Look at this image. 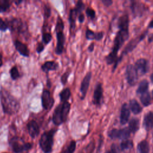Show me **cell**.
<instances>
[{
  "label": "cell",
  "instance_id": "1",
  "mask_svg": "<svg viewBox=\"0 0 153 153\" xmlns=\"http://www.w3.org/2000/svg\"><path fill=\"white\" fill-rule=\"evenodd\" d=\"M117 26L118 30L115 35L112 50L105 57V60L107 65H112L115 63L118 58L119 50L129 38L128 15L123 14L118 19Z\"/></svg>",
  "mask_w": 153,
  "mask_h": 153
},
{
  "label": "cell",
  "instance_id": "2",
  "mask_svg": "<svg viewBox=\"0 0 153 153\" xmlns=\"http://www.w3.org/2000/svg\"><path fill=\"white\" fill-rule=\"evenodd\" d=\"M0 102L2 111L10 115L17 113L20 108L19 100L2 86L0 88Z\"/></svg>",
  "mask_w": 153,
  "mask_h": 153
},
{
  "label": "cell",
  "instance_id": "3",
  "mask_svg": "<svg viewBox=\"0 0 153 153\" xmlns=\"http://www.w3.org/2000/svg\"><path fill=\"white\" fill-rule=\"evenodd\" d=\"M71 109V103L67 101L61 102L58 105L54 110L52 121L56 126H60L65 123L68 118Z\"/></svg>",
  "mask_w": 153,
  "mask_h": 153
},
{
  "label": "cell",
  "instance_id": "4",
  "mask_svg": "<svg viewBox=\"0 0 153 153\" xmlns=\"http://www.w3.org/2000/svg\"><path fill=\"white\" fill-rule=\"evenodd\" d=\"M148 33V29H146L143 32H142L140 35H138L137 36L132 38L128 42V44L125 46L124 50H123L121 56L120 57H118L117 58V59L116 60V61L115 62L114 65L113 69H112L113 72L115 71L118 65L119 64V63L121 61L122 59L123 58V56L127 54L128 53L131 52L137 46V45L139 44V42L145 39V38L147 35Z\"/></svg>",
  "mask_w": 153,
  "mask_h": 153
},
{
  "label": "cell",
  "instance_id": "5",
  "mask_svg": "<svg viewBox=\"0 0 153 153\" xmlns=\"http://www.w3.org/2000/svg\"><path fill=\"white\" fill-rule=\"evenodd\" d=\"M5 21L7 25L8 29L11 32L25 36L28 34L27 25L21 19L11 17L10 19H6Z\"/></svg>",
  "mask_w": 153,
  "mask_h": 153
},
{
  "label": "cell",
  "instance_id": "6",
  "mask_svg": "<svg viewBox=\"0 0 153 153\" xmlns=\"http://www.w3.org/2000/svg\"><path fill=\"white\" fill-rule=\"evenodd\" d=\"M56 129L51 128L42 134L39 140V145L44 153H51L54 143V136Z\"/></svg>",
  "mask_w": 153,
  "mask_h": 153
},
{
  "label": "cell",
  "instance_id": "7",
  "mask_svg": "<svg viewBox=\"0 0 153 153\" xmlns=\"http://www.w3.org/2000/svg\"><path fill=\"white\" fill-rule=\"evenodd\" d=\"M10 145L15 153H23L30 150L32 145L29 142H25L21 138L14 136L9 141Z\"/></svg>",
  "mask_w": 153,
  "mask_h": 153
},
{
  "label": "cell",
  "instance_id": "8",
  "mask_svg": "<svg viewBox=\"0 0 153 153\" xmlns=\"http://www.w3.org/2000/svg\"><path fill=\"white\" fill-rule=\"evenodd\" d=\"M130 131L128 127H124L120 129L113 128L111 130L108 135L111 139H128L130 136Z\"/></svg>",
  "mask_w": 153,
  "mask_h": 153
},
{
  "label": "cell",
  "instance_id": "9",
  "mask_svg": "<svg viewBox=\"0 0 153 153\" xmlns=\"http://www.w3.org/2000/svg\"><path fill=\"white\" fill-rule=\"evenodd\" d=\"M125 76L127 83L130 86H134L138 80V72L132 64H129L127 66L125 72Z\"/></svg>",
  "mask_w": 153,
  "mask_h": 153
},
{
  "label": "cell",
  "instance_id": "10",
  "mask_svg": "<svg viewBox=\"0 0 153 153\" xmlns=\"http://www.w3.org/2000/svg\"><path fill=\"white\" fill-rule=\"evenodd\" d=\"M133 16L134 17H142L143 14L148 11V7L142 2L137 1H130V6Z\"/></svg>",
  "mask_w": 153,
  "mask_h": 153
},
{
  "label": "cell",
  "instance_id": "11",
  "mask_svg": "<svg viewBox=\"0 0 153 153\" xmlns=\"http://www.w3.org/2000/svg\"><path fill=\"white\" fill-rule=\"evenodd\" d=\"M41 104L45 110L51 109L54 104V99L48 89L44 88L42 92Z\"/></svg>",
  "mask_w": 153,
  "mask_h": 153
},
{
  "label": "cell",
  "instance_id": "12",
  "mask_svg": "<svg viewBox=\"0 0 153 153\" xmlns=\"http://www.w3.org/2000/svg\"><path fill=\"white\" fill-rule=\"evenodd\" d=\"M103 89L101 82H97L94 87L92 103L97 107H100L103 102Z\"/></svg>",
  "mask_w": 153,
  "mask_h": 153
},
{
  "label": "cell",
  "instance_id": "13",
  "mask_svg": "<svg viewBox=\"0 0 153 153\" xmlns=\"http://www.w3.org/2000/svg\"><path fill=\"white\" fill-rule=\"evenodd\" d=\"M56 34L57 43L55 48L56 54L60 55L62 54L64 50V45L65 43V36L63 29H55Z\"/></svg>",
  "mask_w": 153,
  "mask_h": 153
},
{
  "label": "cell",
  "instance_id": "14",
  "mask_svg": "<svg viewBox=\"0 0 153 153\" xmlns=\"http://www.w3.org/2000/svg\"><path fill=\"white\" fill-rule=\"evenodd\" d=\"M91 74H92L91 72L90 71L88 72L85 74V75L84 76V78L82 79L81 82V85L79 88V91L81 93V96H80L81 100H84L86 96V94L89 88L90 81L91 79Z\"/></svg>",
  "mask_w": 153,
  "mask_h": 153
},
{
  "label": "cell",
  "instance_id": "15",
  "mask_svg": "<svg viewBox=\"0 0 153 153\" xmlns=\"http://www.w3.org/2000/svg\"><path fill=\"white\" fill-rule=\"evenodd\" d=\"M134 66L137 72L140 73L141 75L146 74L149 70V62L148 59L145 58H140L137 59Z\"/></svg>",
  "mask_w": 153,
  "mask_h": 153
},
{
  "label": "cell",
  "instance_id": "16",
  "mask_svg": "<svg viewBox=\"0 0 153 153\" xmlns=\"http://www.w3.org/2000/svg\"><path fill=\"white\" fill-rule=\"evenodd\" d=\"M13 43L16 50L19 53L20 55L26 57H29L30 51L27 45L25 43H23L21 41L17 39L13 41Z\"/></svg>",
  "mask_w": 153,
  "mask_h": 153
},
{
  "label": "cell",
  "instance_id": "17",
  "mask_svg": "<svg viewBox=\"0 0 153 153\" xmlns=\"http://www.w3.org/2000/svg\"><path fill=\"white\" fill-rule=\"evenodd\" d=\"M130 116V110L128 105L127 103H124L121 108L120 121L121 125H124L128 123Z\"/></svg>",
  "mask_w": 153,
  "mask_h": 153
},
{
  "label": "cell",
  "instance_id": "18",
  "mask_svg": "<svg viewBox=\"0 0 153 153\" xmlns=\"http://www.w3.org/2000/svg\"><path fill=\"white\" fill-rule=\"evenodd\" d=\"M26 127L29 134L32 138L34 139L38 136L39 133V127L35 120H32L29 121L27 123Z\"/></svg>",
  "mask_w": 153,
  "mask_h": 153
},
{
  "label": "cell",
  "instance_id": "19",
  "mask_svg": "<svg viewBox=\"0 0 153 153\" xmlns=\"http://www.w3.org/2000/svg\"><path fill=\"white\" fill-rule=\"evenodd\" d=\"M59 68V64L55 61L49 60L44 62L41 66V69L45 73H48L50 71H56Z\"/></svg>",
  "mask_w": 153,
  "mask_h": 153
},
{
  "label": "cell",
  "instance_id": "20",
  "mask_svg": "<svg viewBox=\"0 0 153 153\" xmlns=\"http://www.w3.org/2000/svg\"><path fill=\"white\" fill-rule=\"evenodd\" d=\"M143 126L146 131H149L153 126V114L152 111H149L145 114L143 120Z\"/></svg>",
  "mask_w": 153,
  "mask_h": 153
},
{
  "label": "cell",
  "instance_id": "21",
  "mask_svg": "<svg viewBox=\"0 0 153 153\" xmlns=\"http://www.w3.org/2000/svg\"><path fill=\"white\" fill-rule=\"evenodd\" d=\"M104 36L103 32H94L90 29H87L85 31V38L88 40H96L100 41Z\"/></svg>",
  "mask_w": 153,
  "mask_h": 153
},
{
  "label": "cell",
  "instance_id": "22",
  "mask_svg": "<svg viewBox=\"0 0 153 153\" xmlns=\"http://www.w3.org/2000/svg\"><path fill=\"white\" fill-rule=\"evenodd\" d=\"M80 13L76 10L75 7L71 9L69 16V21L70 23V29L74 30L76 26V20L78 14Z\"/></svg>",
  "mask_w": 153,
  "mask_h": 153
},
{
  "label": "cell",
  "instance_id": "23",
  "mask_svg": "<svg viewBox=\"0 0 153 153\" xmlns=\"http://www.w3.org/2000/svg\"><path fill=\"white\" fill-rule=\"evenodd\" d=\"M130 110L134 114L137 115L142 111V107L140 105L139 103L135 99H132L129 102Z\"/></svg>",
  "mask_w": 153,
  "mask_h": 153
},
{
  "label": "cell",
  "instance_id": "24",
  "mask_svg": "<svg viewBox=\"0 0 153 153\" xmlns=\"http://www.w3.org/2000/svg\"><path fill=\"white\" fill-rule=\"evenodd\" d=\"M128 128L130 133H135L140 128V120L137 118H132L128 123Z\"/></svg>",
  "mask_w": 153,
  "mask_h": 153
},
{
  "label": "cell",
  "instance_id": "25",
  "mask_svg": "<svg viewBox=\"0 0 153 153\" xmlns=\"http://www.w3.org/2000/svg\"><path fill=\"white\" fill-rule=\"evenodd\" d=\"M147 91H149V82L147 79H144L139 83V85L136 89V94L140 95Z\"/></svg>",
  "mask_w": 153,
  "mask_h": 153
},
{
  "label": "cell",
  "instance_id": "26",
  "mask_svg": "<svg viewBox=\"0 0 153 153\" xmlns=\"http://www.w3.org/2000/svg\"><path fill=\"white\" fill-rule=\"evenodd\" d=\"M140 100L142 105L145 107L149 106L152 103L151 94L149 91L140 95Z\"/></svg>",
  "mask_w": 153,
  "mask_h": 153
},
{
  "label": "cell",
  "instance_id": "27",
  "mask_svg": "<svg viewBox=\"0 0 153 153\" xmlns=\"http://www.w3.org/2000/svg\"><path fill=\"white\" fill-rule=\"evenodd\" d=\"M137 150L138 153H149L150 151V146L149 143L146 140L140 141L137 146Z\"/></svg>",
  "mask_w": 153,
  "mask_h": 153
},
{
  "label": "cell",
  "instance_id": "28",
  "mask_svg": "<svg viewBox=\"0 0 153 153\" xmlns=\"http://www.w3.org/2000/svg\"><path fill=\"white\" fill-rule=\"evenodd\" d=\"M71 96V91L69 88L67 87L63 89L59 93V97L61 102H67Z\"/></svg>",
  "mask_w": 153,
  "mask_h": 153
},
{
  "label": "cell",
  "instance_id": "29",
  "mask_svg": "<svg viewBox=\"0 0 153 153\" xmlns=\"http://www.w3.org/2000/svg\"><path fill=\"white\" fill-rule=\"evenodd\" d=\"M133 143L131 140L126 139L123 140L120 143V149L122 151H126L133 148Z\"/></svg>",
  "mask_w": 153,
  "mask_h": 153
},
{
  "label": "cell",
  "instance_id": "30",
  "mask_svg": "<svg viewBox=\"0 0 153 153\" xmlns=\"http://www.w3.org/2000/svg\"><path fill=\"white\" fill-rule=\"evenodd\" d=\"M9 73L11 76V78L14 81L17 80L20 77V72L16 66H13V67H11V69H10Z\"/></svg>",
  "mask_w": 153,
  "mask_h": 153
},
{
  "label": "cell",
  "instance_id": "31",
  "mask_svg": "<svg viewBox=\"0 0 153 153\" xmlns=\"http://www.w3.org/2000/svg\"><path fill=\"white\" fill-rule=\"evenodd\" d=\"M11 7V2L8 0H0V13H5Z\"/></svg>",
  "mask_w": 153,
  "mask_h": 153
},
{
  "label": "cell",
  "instance_id": "32",
  "mask_svg": "<svg viewBox=\"0 0 153 153\" xmlns=\"http://www.w3.org/2000/svg\"><path fill=\"white\" fill-rule=\"evenodd\" d=\"M72 72V69L71 68H68L66 69V71L62 75L61 77H60V81L61 83L62 84V85H65L66 82H68V79L70 75V74H71Z\"/></svg>",
  "mask_w": 153,
  "mask_h": 153
},
{
  "label": "cell",
  "instance_id": "33",
  "mask_svg": "<svg viewBox=\"0 0 153 153\" xmlns=\"http://www.w3.org/2000/svg\"><path fill=\"white\" fill-rule=\"evenodd\" d=\"M76 142L71 140L66 148L63 151L62 153H74L76 149Z\"/></svg>",
  "mask_w": 153,
  "mask_h": 153
},
{
  "label": "cell",
  "instance_id": "34",
  "mask_svg": "<svg viewBox=\"0 0 153 153\" xmlns=\"http://www.w3.org/2000/svg\"><path fill=\"white\" fill-rule=\"evenodd\" d=\"M52 39V35L50 32H43L42 33V40L44 44H48Z\"/></svg>",
  "mask_w": 153,
  "mask_h": 153
},
{
  "label": "cell",
  "instance_id": "35",
  "mask_svg": "<svg viewBox=\"0 0 153 153\" xmlns=\"http://www.w3.org/2000/svg\"><path fill=\"white\" fill-rule=\"evenodd\" d=\"M85 14L91 20H93L96 17V11L90 7H88L85 9Z\"/></svg>",
  "mask_w": 153,
  "mask_h": 153
},
{
  "label": "cell",
  "instance_id": "36",
  "mask_svg": "<svg viewBox=\"0 0 153 153\" xmlns=\"http://www.w3.org/2000/svg\"><path fill=\"white\" fill-rule=\"evenodd\" d=\"M51 16V8L48 4H46L44 5V19L46 20L47 19H48L50 16Z\"/></svg>",
  "mask_w": 153,
  "mask_h": 153
},
{
  "label": "cell",
  "instance_id": "37",
  "mask_svg": "<svg viewBox=\"0 0 153 153\" xmlns=\"http://www.w3.org/2000/svg\"><path fill=\"white\" fill-rule=\"evenodd\" d=\"M105 153H121L120 148L117 146V144L113 143L111 146V149L106 151Z\"/></svg>",
  "mask_w": 153,
  "mask_h": 153
},
{
  "label": "cell",
  "instance_id": "38",
  "mask_svg": "<svg viewBox=\"0 0 153 153\" xmlns=\"http://www.w3.org/2000/svg\"><path fill=\"white\" fill-rule=\"evenodd\" d=\"M75 7L79 13H81L82 10L85 8V5L82 1H78Z\"/></svg>",
  "mask_w": 153,
  "mask_h": 153
},
{
  "label": "cell",
  "instance_id": "39",
  "mask_svg": "<svg viewBox=\"0 0 153 153\" xmlns=\"http://www.w3.org/2000/svg\"><path fill=\"white\" fill-rule=\"evenodd\" d=\"M8 30V26L5 20H4L0 17V30L2 32H5Z\"/></svg>",
  "mask_w": 153,
  "mask_h": 153
},
{
  "label": "cell",
  "instance_id": "40",
  "mask_svg": "<svg viewBox=\"0 0 153 153\" xmlns=\"http://www.w3.org/2000/svg\"><path fill=\"white\" fill-rule=\"evenodd\" d=\"M44 50V45L43 43L41 42H38L37 44V46L36 48V51L37 53L40 54Z\"/></svg>",
  "mask_w": 153,
  "mask_h": 153
},
{
  "label": "cell",
  "instance_id": "41",
  "mask_svg": "<svg viewBox=\"0 0 153 153\" xmlns=\"http://www.w3.org/2000/svg\"><path fill=\"white\" fill-rule=\"evenodd\" d=\"M101 2L105 7H107L111 6L113 3V1L112 0H102Z\"/></svg>",
  "mask_w": 153,
  "mask_h": 153
},
{
  "label": "cell",
  "instance_id": "42",
  "mask_svg": "<svg viewBox=\"0 0 153 153\" xmlns=\"http://www.w3.org/2000/svg\"><path fill=\"white\" fill-rule=\"evenodd\" d=\"M78 22H79V23H83L84 22V20H85V16H84V14H83V13H80L78 16Z\"/></svg>",
  "mask_w": 153,
  "mask_h": 153
},
{
  "label": "cell",
  "instance_id": "43",
  "mask_svg": "<svg viewBox=\"0 0 153 153\" xmlns=\"http://www.w3.org/2000/svg\"><path fill=\"white\" fill-rule=\"evenodd\" d=\"M94 42H92L88 47V51L90 52V53H91L92 51H93L94 50Z\"/></svg>",
  "mask_w": 153,
  "mask_h": 153
},
{
  "label": "cell",
  "instance_id": "44",
  "mask_svg": "<svg viewBox=\"0 0 153 153\" xmlns=\"http://www.w3.org/2000/svg\"><path fill=\"white\" fill-rule=\"evenodd\" d=\"M152 40H153V35H152V33H151L149 36H148V42H149V43L152 42Z\"/></svg>",
  "mask_w": 153,
  "mask_h": 153
},
{
  "label": "cell",
  "instance_id": "45",
  "mask_svg": "<svg viewBox=\"0 0 153 153\" xmlns=\"http://www.w3.org/2000/svg\"><path fill=\"white\" fill-rule=\"evenodd\" d=\"M153 27V24H152V20H151L149 22V23L148 24V29H152Z\"/></svg>",
  "mask_w": 153,
  "mask_h": 153
},
{
  "label": "cell",
  "instance_id": "46",
  "mask_svg": "<svg viewBox=\"0 0 153 153\" xmlns=\"http://www.w3.org/2000/svg\"><path fill=\"white\" fill-rule=\"evenodd\" d=\"M3 62H2V54L0 53V68L2 66Z\"/></svg>",
  "mask_w": 153,
  "mask_h": 153
},
{
  "label": "cell",
  "instance_id": "47",
  "mask_svg": "<svg viewBox=\"0 0 153 153\" xmlns=\"http://www.w3.org/2000/svg\"><path fill=\"white\" fill-rule=\"evenodd\" d=\"M22 2V1H14V3L16 4V5H19V4H20L21 2Z\"/></svg>",
  "mask_w": 153,
  "mask_h": 153
},
{
  "label": "cell",
  "instance_id": "48",
  "mask_svg": "<svg viewBox=\"0 0 153 153\" xmlns=\"http://www.w3.org/2000/svg\"><path fill=\"white\" fill-rule=\"evenodd\" d=\"M152 74H151V75H150V79H151V82H153V79H152Z\"/></svg>",
  "mask_w": 153,
  "mask_h": 153
},
{
  "label": "cell",
  "instance_id": "49",
  "mask_svg": "<svg viewBox=\"0 0 153 153\" xmlns=\"http://www.w3.org/2000/svg\"><path fill=\"white\" fill-rule=\"evenodd\" d=\"M4 153H7V152H4Z\"/></svg>",
  "mask_w": 153,
  "mask_h": 153
}]
</instances>
